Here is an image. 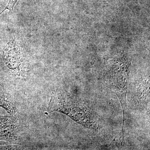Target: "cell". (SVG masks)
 <instances>
[{
    "mask_svg": "<svg viewBox=\"0 0 150 150\" xmlns=\"http://www.w3.org/2000/svg\"><path fill=\"white\" fill-rule=\"evenodd\" d=\"M48 110L62 112L87 128L94 129L97 126L96 118L89 108L62 91L57 90L51 96Z\"/></svg>",
    "mask_w": 150,
    "mask_h": 150,
    "instance_id": "6da1fadb",
    "label": "cell"
},
{
    "mask_svg": "<svg viewBox=\"0 0 150 150\" xmlns=\"http://www.w3.org/2000/svg\"><path fill=\"white\" fill-rule=\"evenodd\" d=\"M129 67L128 62L122 61L118 62L112 68L106 79L108 88L117 96L121 102L123 118L127 108L126 95L129 81Z\"/></svg>",
    "mask_w": 150,
    "mask_h": 150,
    "instance_id": "7a4b0ae2",
    "label": "cell"
},
{
    "mask_svg": "<svg viewBox=\"0 0 150 150\" xmlns=\"http://www.w3.org/2000/svg\"><path fill=\"white\" fill-rule=\"evenodd\" d=\"M21 126L17 115H0V141H6L11 144H18Z\"/></svg>",
    "mask_w": 150,
    "mask_h": 150,
    "instance_id": "3957f363",
    "label": "cell"
},
{
    "mask_svg": "<svg viewBox=\"0 0 150 150\" xmlns=\"http://www.w3.org/2000/svg\"><path fill=\"white\" fill-rule=\"evenodd\" d=\"M3 56L6 65L10 69H17L21 65V49L15 35L13 33H10L9 40L4 48Z\"/></svg>",
    "mask_w": 150,
    "mask_h": 150,
    "instance_id": "277c9868",
    "label": "cell"
},
{
    "mask_svg": "<svg viewBox=\"0 0 150 150\" xmlns=\"http://www.w3.org/2000/svg\"><path fill=\"white\" fill-rule=\"evenodd\" d=\"M0 107L5 109L11 115H14L16 112V106L13 98L1 84Z\"/></svg>",
    "mask_w": 150,
    "mask_h": 150,
    "instance_id": "5b68a950",
    "label": "cell"
},
{
    "mask_svg": "<svg viewBox=\"0 0 150 150\" xmlns=\"http://www.w3.org/2000/svg\"><path fill=\"white\" fill-rule=\"evenodd\" d=\"M149 81L148 79L142 82L137 89L136 100L138 103H145L149 99Z\"/></svg>",
    "mask_w": 150,
    "mask_h": 150,
    "instance_id": "8992f818",
    "label": "cell"
},
{
    "mask_svg": "<svg viewBox=\"0 0 150 150\" xmlns=\"http://www.w3.org/2000/svg\"><path fill=\"white\" fill-rule=\"evenodd\" d=\"M18 1V0H9L8 3L7 5L6 6L5 8L1 13H0V16L1 15V14L5 11L6 10L9 11V15L8 18V23L9 21V18L10 16L11 15L13 11L14 7L15 6L17 2Z\"/></svg>",
    "mask_w": 150,
    "mask_h": 150,
    "instance_id": "52a82bcc",
    "label": "cell"
}]
</instances>
